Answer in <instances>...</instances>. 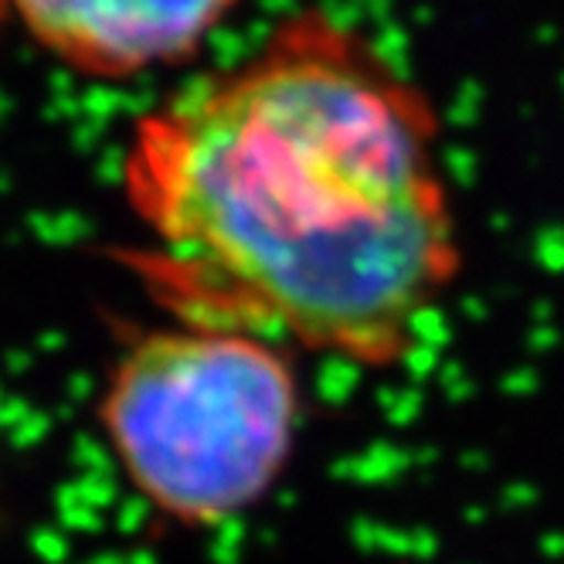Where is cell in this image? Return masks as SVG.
Listing matches in <instances>:
<instances>
[{
  "label": "cell",
  "mask_w": 564,
  "mask_h": 564,
  "mask_svg": "<svg viewBox=\"0 0 564 564\" xmlns=\"http://www.w3.org/2000/svg\"><path fill=\"white\" fill-rule=\"evenodd\" d=\"M99 429L140 500L184 531L256 510L293 463L303 394L259 330L184 324L137 337L102 384Z\"/></svg>",
  "instance_id": "7a4b0ae2"
},
{
  "label": "cell",
  "mask_w": 564,
  "mask_h": 564,
  "mask_svg": "<svg viewBox=\"0 0 564 564\" xmlns=\"http://www.w3.org/2000/svg\"><path fill=\"white\" fill-rule=\"evenodd\" d=\"M48 55L93 78L191 58L241 0H11Z\"/></svg>",
  "instance_id": "3957f363"
},
{
  "label": "cell",
  "mask_w": 564,
  "mask_h": 564,
  "mask_svg": "<svg viewBox=\"0 0 564 564\" xmlns=\"http://www.w3.org/2000/svg\"><path fill=\"white\" fill-rule=\"evenodd\" d=\"M123 184L200 303L350 365L405 357L463 265L432 102L319 11L147 112Z\"/></svg>",
  "instance_id": "6da1fadb"
}]
</instances>
